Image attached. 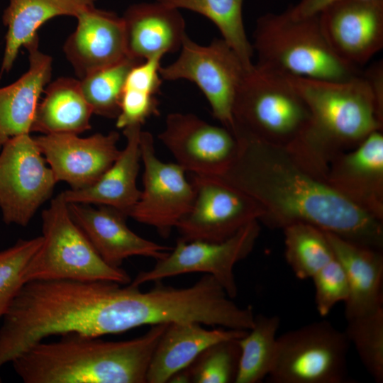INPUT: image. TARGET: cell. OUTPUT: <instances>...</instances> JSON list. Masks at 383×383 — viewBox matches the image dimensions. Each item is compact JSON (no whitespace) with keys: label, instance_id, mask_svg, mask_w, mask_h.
I'll use <instances>...</instances> for the list:
<instances>
[{"label":"cell","instance_id":"d590c367","mask_svg":"<svg viewBox=\"0 0 383 383\" xmlns=\"http://www.w3.org/2000/svg\"><path fill=\"white\" fill-rule=\"evenodd\" d=\"M362 75L369 86L379 112L383 115V61L372 63L362 71Z\"/></svg>","mask_w":383,"mask_h":383},{"label":"cell","instance_id":"f546056e","mask_svg":"<svg viewBox=\"0 0 383 383\" xmlns=\"http://www.w3.org/2000/svg\"><path fill=\"white\" fill-rule=\"evenodd\" d=\"M240 349L238 339L215 343L204 350L169 382L231 383L238 374Z\"/></svg>","mask_w":383,"mask_h":383},{"label":"cell","instance_id":"7402d4cb","mask_svg":"<svg viewBox=\"0 0 383 383\" xmlns=\"http://www.w3.org/2000/svg\"><path fill=\"white\" fill-rule=\"evenodd\" d=\"M335 258L343 266L348 282L345 303V319L383 307L382 250L360 245L325 232Z\"/></svg>","mask_w":383,"mask_h":383},{"label":"cell","instance_id":"f1b7e54d","mask_svg":"<svg viewBox=\"0 0 383 383\" xmlns=\"http://www.w3.org/2000/svg\"><path fill=\"white\" fill-rule=\"evenodd\" d=\"M142 62L127 56L79 79L81 90L93 113L116 118L127 76L133 67Z\"/></svg>","mask_w":383,"mask_h":383},{"label":"cell","instance_id":"603a6c76","mask_svg":"<svg viewBox=\"0 0 383 383\" xmlns=\"http://www.w3.org/2000/svg\"><path fill=\"white\" fill-rule=\"evenodd\" d=\"M27 50L28 71L0 88V150L11 138L30 134L39 98L51 77V57L38 50V43Z\"/></svg>","mask_w":383,"mask_h":383},{"label":"cell","instance_id":"5bb4252c","mask_svg":"<svg viewBox=\"0 0 383 383\" xmlns=\"http://www.w3.org/2000/svg\"><path fill=\"white\" fill-rule=\"evenodd\" d=\"M318 19L333 51L360 68L383 48V0H340L326 7Z\"/></svg>","mask_w":383,"mask_h":383},{"label":"cell","instance_id":"4dcf8cb0","mask_svg":"<svg viewBox=\"0 0 383 383\" xmlns=\"http://www.w3.org/2000/svg\"><path fill=\"white\" fill-rule=\"evenodd\" d=\"M347 321L344 331L367 371L383 382V307Z\"/></svg>","mask_w":383,"mask_h":383},{"label":"cell","instance_id":"ba28073f","mask_svg":"<svg viewBox=\"0 0 383 383\" xmlns=\"http://www.w3.org/2000/svg\"><path fill=\"white\" fill-rule=\"evenodd\" d=\"M180 50L173 63L160 67L162 79H183L196 84L209 101L213 117L231 131L236 93L249 69L222 38L201 45L186 35Z\"/></svg>","mask_w":383,"mask_h":383},{"label":"cell","instance_id":"8992f818","mask_svg":"<svg viewBox=\"0 0 383 383\" xmlns=\"http://www.w3.org/2000/svg\"><path fill=\"white\" fill-rule=\"evenodd\" d=\"M42 243L24 272L36 280L109 281L128 284L126 271L107 264L72 219L60 194L42 211Z\"/></svg>","mask_w":383,"mask_h":383},{"label":"cell","instance_id":"ac0fdd59","mask_svg":"<svg viewBox=\"0 0 383 383\" xmlns=\"http://www.w3.org/2000/svg\"><path fill=\"white\" fill-rule=\"evenodd\" d=\"M76 18L77 28L63 50L79 79L127 57L122 17L94 5Z\"/></svg>","mask_w":383,"mask_h":383},{"label":"cell","instance_id":"1f68e13d","mask_svg":"<svg viewBox=\"0 0 383 383\" xmlns=\"http://www.w3.org/2000/svg\"><path fill=\"white\" fill-rule=\"evenodd\" d=\"M42 240L41 235L19 239L11 247L0 250V318L6 313L24 285L26 267Z\"/></svg>","mask_w":383,"mask_h":383},{"label":"cell","instance_id":"4316f807","mask_svg":"<svg viewBox=\"0 0 383 383\" xmlns=\"http://www.w3.org/2000/svg\"><path fill=\"white\" fill-rule=\"evenodd\" d=\"M177 9L198 13L211 21L218 28L226 43L250 69L253 50L248 39L243 18V0H157Z\"/></svg>","mask_w":383,"mask_h":383},{"label":"cell","instance_id":"83f0119b","mask_svg":"<svg viewBox=\"0 0 383 383\" xmlns=\"http://www.w3.org/2000/svg\"><path fill=\"white\" fill-rule=\"evenodd\" d=\"M282 230L285 258L297 278L311 279L335 257L326 233L318 228L298 223Z\"/></svg>","mask_w":383,"mask_h":383},{"label":"cell","instance_id":"8fae6325","mask_svg":"<svg viewBox=\"0 0 383 383\" xmlns=\"http://www.w3.org/2000/svg\"><path fill=\"white\" fill-rule=\"evenodd\" d=\"M191 182L192 205L175 227L180 240L221 242L263 214L254 199L216 177L193 174Z\"/></svg>","mask_w":383,"mask_h":383},{"label":"cell","instance_id":"e0dca14e","mask_svg":"<svg viewBox=\"0 0 383 383\" xmlns=\"http://www.w3.org/2000/svg\"><path fill=\"white\" fill-rule=\"evenodd\" d=\"M70 215L101 258L109 265L121 267L132 256L164 258L171 248L145 239L126 225L127 216L107 206L68 204Z\"/></svg>","mask_w":383,"mask_h":383},{"label":"cell","instance_id":"2e32d148","mask_svg":"<svg viewBox=\"0 0 383 383\" xmlns=\"http://www.w3.org/2000/svg\"><path fill=\"white\" fill-rule=\"evenodd\" d=\"M326 180L356 206L383 221V134L376 131L329 164Z\"/></svg>","mask_w":383,"mask_h":383},{"label":"cell","instance_id":"44dd1931","mask_svg":"<svg viewBox=\"0 0 383 383\" xmlns=\"http://www.w3.org/2000/svg\"><path fill=\"white\" fill-rule=\"evenodd\" d=\"M197 322L169 323L152 354L148 383H165L187 367L206 348L218 342L240 339L248 332L220 327L206 329Z\"/></svg>","mask_w":383,"mask_h":383},{"label":"cell","instance_id":"d6a6232c","mask_svg":"<svg viewBox=\"0 0 383 383\" xmlns=\"http://www.w3.org/2000/svg\"><path fill=\"white\" fill-rule=\"evenodd\" d=\"M315 287V303L318 313L325 316L333 306L345 302L349 295L345 272L335 257L312 277Z\"/></svg>","mask_w":383,"mask_h":383},{"label":"cell","instance_id":"d6986e66","mask_svg":"<svg viewBox=\"0 0 383 383\" xmlns=\"http://www.w3.org/2000/svg\"><path fill=\"white\" fill-rule=\"evenodd\" d=\"M122 18L126 55L138 60L179 50L187 35L179 9L157 1L133 4Z\"/></svg>","mask_w":383,"mask_h":383},{"label":"cell","instance_id":"9c48e42d","mask_svg":"<svg viewBox=\"0 0 383 383\" xmlns=\"http://www.w3.org/2000/svg\"><path fill=\"white\" fill-rule=\"evenodd\" d=\"M0 150L2 220L25 227L51 197L57 182L30 134L11 138Z\"/></svg>","mask_w":383,"mask_h":383},{"label":"cell","instance_id":"3957f363","mask_svg":"<svg viewBox=\"0 0 383 383\" xmlns=\"http://www.w3.org/2000/svg\"><path fill=\"white\" fill-rule=\"evenodd\" d=\"M288 77L306 101L311 118L301 137L287 150L317 174L326 177L337 155L382 131L383 115L362 73L343 81Z\"/></svg>","mask_w":383,"mask_h":383},{"label":"cell","instance_id":"30bf717a","mask_svg":"<svg viewBox=\"0 0 383 383\" xmlns=\"http://www.w3.org/2000/svg\"><path fill=\"white\" fill-rule=\"evenodd\" d=\"M259 221L254 220L229 238L221 242L184 241L157 260L148 271L140 272L130 284L140 287L149 282L191 272H204L213 277L231 299L238 294L234 266L252 252L260 235Z\"/></svg>","mask_w":383,"mask_h":383},{"label":"cell","instance_id":"7c38bea8","mask_svg":"<svg viewBox=\"0 0 383 383\" xmlns=\"http://www.w3.org/2000/svg\"><path fill=\"white\" fill-rule=\"evenodd\" d=\"M140 149L143 189L128 216L154 227L166 238L190 209L194 189L181 166L162 162L156 156L150 133L141 131Z\"/></svg>","mask_w":383,"mask_h":383},{"label":"cell","instance_id":"277c9868","mask_svg":"<svg viewBox=\"0 0 383 383\" xmlns=\"http://www.w3.org/2000/svg\"><path fill=\"white\" fill-rule=\"evenodd\" d=\"M255 65L283 74L311 79L343 81L359 76L360 68L333 51L321 28L318 15L296 17L288 8L267 13L256 22L251 43Z\"/></svg>","mask_w":383,"mask_h":383},{"label":"cell","instance_id":"5b68a950","mask_svg":"<svg viewBox=\"0 0 383 383\" xmlns=\"http://www.w3.org/2000/svg\"><path fill=\"white\" fill-rule=\"evenodd\" d=\"M233 117L231 131L290 149L307 128L311 115L287 75L254 64L237 91Z\"/></svg>","mask_w":383,"mask_h":383},{"label":"cell","instance_id":"7a4b0ae2","mask_svg":"<svg viewBox=\"0 0 383 383\" xmlns=\"http://www.w3.org/2000/svg\"><path fill=\"white\" fill-rule=\"evenodd\" d=\"M169 323L131 340L105 341L74 333L38 342L11 362L25 383H145L155 347Z\"/></svg>","mask_w":383,"mask_h":383},{"label":"cell","instance_id":"d4e9b609","mask_svg":"<svg viewBox=\"0 0 383 383\" xmlns=\"http://www.w3.org/2000/svg\"><path fill=\"white\" fill-rule=\"evenodd\" d=\"M38 102L32 132L43 135H79L91 128L93 111L80 88L79 80L60 77L50 83Z\"/></svg>","mask_w":383,"mask_h":383},{"label":"cell","instance_id":"52a82bcc","mask_svg":"<svg viewBox=\"0 0 383 383\" xmlns=\"http://www.w3.org/2000/svg\"><path fill=\"white\" fill-rule=\"evenodd\" d=\"M350 342L326 321H316L277 337L272 383H343L348 380Z\"/></svg>","mask_w":383,"mask_h":383},{"label":"cell","instance_id":"484cf974","mask_svg":"<svg viewBox=\"0 0 383 383\" xmlns=\"http://www.w3.org/2000/svg\"><path fill=\"white\" fill-rule=\"evenodd\" d=\"M280 318L257 314L253 326L238 339L240 349L235 383H257L267 377L274 364Z\"/></svg>","mask_w":383,"mask_h":383},{"label":"cell","instance_id":"ffe728a7","mask_svg":"<svg viewBox=\"0 0 383 383\" xmlns=\"http://www.w3.org/2000/svg\"><path fill=\"white\" fill-rule=\"evenodd\" d=\"M123 130L126 145L116 160L92 185L60 192L67 204L107 206L128 216L141 193L137 187V177L141 160L140 136L142 130L140 125L130 126Z\"/></svg>","mask_w":383,"mask_h":383},{"label":"cell","instance_id":"e575fe53","mask_svg":"<svg viewBox=\"0 0 383 383\" xmlns=\"http://www.w3.org/2000/svg\"><path fill=\"white\" fill-rule=\"evenodd\" d=\"M162 58V56L153 57L133 67L124 87L143 89L157 95L162 82L160 74Z\"/></svg>","mask_w":383,"mask_h":383},{"label":"cell","instance_id":"6da1fadb","mask_svg":"<svg viewBox=\"0 0 383 383\" xmlns=\"http://www.w3.org/2000/svg\"><path fill=\"white\" fill-rule=\"evenodd\" d=\"M236 155L220 175L262 208L260 218L270 228L307 223L352 243L383 250V221L348 201L326 178L306 167L285 148L238 129Z\"/></svg>","mask_w":383,"mask_h":383},{"label":"cell","instance_id":"cb8c5ba5","mask_svg":"<svg viewBox=\"0 0 383 383\" xmlns=\"http://www.w3.org/2000/svg\"><path fill=\"white\" fill-rule=\"evenodd\" d=\"M96 0H10L2 21L7 27L1 73L9 72L21 47L26 49L38 43V30L57 16L77 15L94 5Z\"/></svg>","mask_w":383,"mask_h":383},{"label":"cell","instance_id":"9a60e30c","mask_svg":"<svg viewBox=\"0 0 383 383\" xmlns=\"http://www.w3.org/2000/svg\"><path fill=\"white\" fill-rule=\"evenodd\" d=\"M119 133H95L87 138L70 133L41 135L35 141L52 172L56 182L73 190L95 183L121 152Z\"/></svg>","mask_w":383,"mask_h":383},{"label":"cell","instance_id":"8d00e7d4","mask_svg":"<svg viewBox=\"0 0 383 383\" xmlns=\"http://www.w3.org/2000/svg\"><path fill=\"white\" fill-rule=\"evenodd\" d=\"M340 0H299L289 6L292 14L296 17H308L318 15L326 7Z\"/></svg>","mask_w":383,"mask_h":383},{"label":"cell","instance_id":"836d02e7","mask_svg":"<svg viewBox=\"0 0 383 383\" xmlns=\"http://www.w3.org/2000/svg\"><path fill=\"white\" fill-rule=\"evenodd\" d=\"M158 106L156 94L142 89L124 87L116 126L123 129L130 126H142L148 118L159 114Z\"/></svg>","mask_w":383,"mask_h":383},{"label":"cell","instance_id":"4fadbf2b","mask_svg":"<svg viewBox=\"0 0 383 383\" xmlns=\"http://www.w3.org/2000/svg\"><path fill=\"white\" fill-rule=\"evenodd\" d=\"M159 138L179 166L196 175H220L238 149L237 139L231 130L211 125L192 113L167 115Z\"/></svg>","mask_w":383,"mask_h":383}]
</instances>
